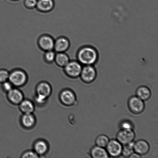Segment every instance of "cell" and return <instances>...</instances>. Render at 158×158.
<instances>
[{"label": "cell", "mask_w": 158, "mask_h": 158, "mask_svg": "<svg viewBox=\"0 0 158 158\" xmlns=\"http://www.w3.org/2000/svg\"><path fill=\"white\" fill-rule=\"evenodd\" d=\"M77 60L82 65H94L98 60V52L92 46H86L80 48L77 53Z\"/></svg>", "instance_id": "6da1fadb"}, {"label": "cell", "mask_w": 158, "mask_h": 158, "mask_svg": "<svg viewBox=\"0 0 158 158\" xmlns=\"http://www.w3.org/2000/svg\"><path fill=\"white\" fill-rule=\"evenodd\" d=\"M27 76L26 72L22 69H14L9 74V82L14 86H23L27 81Z\"/></svg>", "instance_id": "7a4b0ae2"}, {"label": "cell", "mask_w": 158, "mask_h": 158, "mask_svg": "<svg viewBox=\"0 0 158 158\" xmlns=\"http://www.w3.org/2000/svg\"><path fill=\"white\" fill-rule=\"evenodd\" d=\"M83 66L77 60H70L63 68L64 72L69 78H76L80 77Z\"/></svg>", "instance_id": "3957f363"}, {"label": "cell", "mask_w": 158, "mask_h": 158, "mask_svg": "<svg viewBox=\"0 0 158 158\" xmlns=\"http://www.w3.org/2000/svg\"><path fill=\"white\" fill-rule=\"evenodd\" d=\"M57 38L49 34H43L38 38V46L44 52L54 50L55 40Z\"/></svg>", "instance_id": "277c9868"}, {"label": "cell", "mask_w": 158, "mask_h": 158, "mask_svg": "<svg viewBox=\"0 0 158 158\" xmlns=\"http://www.w3.org/2000/svg\"><path fill=\"white\" fill-rule=\"evenodd\" d=\"M128 106L131 112L135 114H141L145 108L144 102L136 96H132L128 99Z\"/></svg>", "instance_id": "5b68a950"}, {"label": "cell", "mask_w": 158, "mask_h": 158, "mask_svg": "<svg viewBox=\"0 0 158 158\" xmlns=\"http://www.w3.org/2000/svg\"><path fill=\"white\" fill-rule=\"evenodd\" d=\"M80 77L84 83H91L97 78V70L93 65L84 66L82 68Z\"/></svg>", "instance_id": "8992f818"}, {"label": "cell", "mask_w": 158, "mask_h": 158, "mask_svg": "<svg viewBox=\"0 0 158 158\" xmlns=\"http://www.w3.org/2000/svg\"><path fill=\"white\" fill-rule=\"evenodd\" d=\"M123 145L117 139H111L106 147V151L109 157H118L122 156Z\"/></svg>", "instance_id": "52a82bcc"}, {"label": "cell", "mask_w": 158, "mask_h": 158, "mask_svg": "<svg viewBox=\"0 0 158 158\" xmlns=\"http://www.w3.org/2000/svg\"><path fill=\"white\" fill-rule=\"evenodd\" d=\"M71 41L67 35H62L56 39L54 50L56 52H65L69 50Z\"/></svg>", "instance_id": "ba28073f"}, {"label": "cell", "mask_w": 158, "mask_h": 158, "mask_svg": "<svg viewBox=\"0 0 158 158\" xmlns=\"http://www.w3.org/2000/svg\"><path fill=\"white\" fill-rule=\"evenodd\" d=\"M135 134L134 130L121 129L117 135V140L123 145L134 141Z\"/></svg>", "instance_id": "9c48e42d"}, {"label": "cell", "mask_w": 158, "mask_h": 158, "mask_svg": "<svg viewBox=\"0 0 158 158\" xmlns=\"http://www.w3.org/2000/svg\"><path fill=\"white\" fill-rule=\"evenodd\" d=\"M60 98L63 104L66 106H73L77 102L76 95L70 89L63 90L60 94Z\"/></svg>", "instance_id": "30bf717a"}, {"label": "cell", "mask_w": 158, "mask_h": 158, "mask_svg": "<svg viewBox=\"0 0 158 158\" xmlns=\"http://www.w3.org/2000/svg\"><path fill=\"white\" fill-rule=\"evenodd\" d=\"M134 152L140 156L146 155L150 149L149 144L144 140H139L134 142Z\"/></svg>", "instance_id": "8fae6325"}, {"label": "cell", "mask_w": 158, "mask_h": 158, "mask_svg": "<svg viewBox=\"0 0 158 158\" xmlns=\"http://www.w3.org/2000/svg\"><path fill=\"white\" fill-rule=\"evenodd\" d=\"M55 6V0H38L36 8L40 12L51 11Z\"/></svg>", "instance_id": "7c38bea8"}, {"label": "cell", "mask_w": 158, "mask_h": 158, "mask_svg": "<svg viewBox=\"0 0 158 158\" xmlns=\"http://www.w3.org/2000/svg\"><path fill=\"white\" fill-rule=\"evenodd\" d=\"M8 98L10 102L15 104H19L23 100L22 93L17 89H12L8 92Z\"/></svg>", "instance_id": "4fadbf2b"}, {"label": "cell", "mask_w": 158, "mask_h": 158, "mask_svg": "<svg viewBox=\"0 0 158 158\" xmlns=\"http://www.w3.org/2000/svg\"><path fill=\"white\" fill-rule=\"evenodd\" d=\"M90 156L93 158H107L109 156L105 148L97 146H93L90 150Z\"/></svg>", "instance_id": "5bb4252c"}, {"label": "cell", "mask_w": 158, "mask_h": 158, "mask_svg": "<svg viewBox=\"0 0 158 158\" xmlns=\"http://www.w3.org/2000/svg\"><path fill=\"white\" fill-rule=\"evenodd\" d=\"M37 95L47 98L52 93V88L48 83L42 82L37 86Z\"/></svg>", "instance_id": "9a60e30c"}, {"label": "cell", "mask_w": 158, "mask_h": 158, "mask_svg": "<svg viewBox=\"0 0 158 158\" xmlns=\"http://www.w3.org/2000/svg\"><path fill=\"white\" fill-rule=\"evenodd\" d=\"M70 60V57L66 52H56L55 62L60 67L64 68Z\"/></svg>", "instance_id": "2e32d148"}, {"label": "cell", "mask_w": 158, "mask_h": 158, "mask_svg": "<svg viewBox=\"0 0 158 158\" xmlns=\"http://www.w3.org/2000/svg\"><path fill=\"white\" fill-rule=\"evenodd\" d=\"M136 95L144 102L146 101L151 97V91L148 87L142 86L137 88L136 91Z\"/></svg>", "instance_id": "e0dca14e"}, {"label": "cell", "mask_w": 158, "mask_h": 158, "mask_svg": "<svg viewBox=\"0 0 158 158\" xmlns=\"http://www.w3.org/2000/svg\"><path fill=\"white\" fill-rule=\"evenodd\" d=\"M21 122L25 127L30 128L35 125V119L32 114H24L21 118Z\"/></svg>", "instance_id": "ac0fdd59"}, {"label": "cell", "mask_w": 158, "mask_h": 158, "mask_svg": "<svg viewBox=\"0 0 158 158\" xmlns=\"http://www.w3.org/2000/svg\"><path fill=\"white\" fill-rule=\"evenodd\" d=\"M48 147L47 143L44 141L39 140L35 142L34 145V150L36 154L39 155H43L47 152Z\"/></svg>", "instance_id": "d6986e66"}, {"label": "cell", "mask_w": 158, "mask_h": 158, "mask_svg": "<svg viewBox=\"0 0 158 158\" xmlns=\"http://www.w3.org/2000/svg\"><path fill=\"white\" fill-rule=\"evenodd\" d=\"M19 104L20 110L24 114H32L35 110L33 103L29 100H23Z\"/></svg>", "instance_id": "ffe728a7"}, {"label": "cell", "mask_w": 158, "mask_h": 158, "mask_svg": "<svg viewBox=\"0 0 158 158\" xmlns=\"http://www.w3.org/2000/svg\"><path fill=\"white\" fill-rule=\"evenodd\" d=\"M134 142L133 141L127 144L123 145L122 156L125 157H129L134 152Z\"/></svg>", "instance_id": "44dd1931"}, {"label": "cell", "mask_w": 158, "mask_h": 158, "mask_svg": "<svg viewBox=\"0 0 158 158\" xmlns=\"http://www.w3.org/2000/svg\"><path fill=\"white\" fill-rule=\"evenodd\" d=\"M109 140L110 139L107 136L103 134L100 135L96 139V145L102 148H105Z\"/></svg>", "instance_id": "7402d4cb"}, {"label": "cell", "mask_w": 158, "mask_h": 158, "mask_svg": "<svg viewBox=\"0 0 158 158\" xmlns=\"http://www.w3.org/2000/svg\"><path fill=\"white\" fill-rule=\"evenodd\" d=\"M56 52L54 50L46 51L44 54V58L46 62L52 63L55 62Z\"/></svg>", "instance_id": "603a6c76"}, {"label": "cell", "mask_w": 158, "mask_h": 158, "mask_svg": "<svg viewBox=\"0 0 158 158\" xmlns=\"http://www.w3.org/2000/svg\"><path fill=\"white\" fill-rule=\"evenodd\" d=\"M10 73L7 69H1L0 70V82L4 83L9 80Z\"/></svg>", "instance_id": "cb8c5ba5"}, {"label": "cell", "mask_w": 158, "mask_h": 158, "mask_svg": "<svg viewBox=\"0 0 158 158\" xmlns=\"http://www.w3.org/2000/svg\"><path fill=\"white\" fill-rule=\"evenodd\" d=\"M38 0H24L25 6L28 9H32L36 8Z\"/></svg>", "instance_id": "d4e9b609"}, {"label": "cell", "mask_w": 158, "mask_h": 158, "mask_svg": "<svg viewBox=\"0 0 158 158\" xmlns=\"http://www.w3.org/2000/svg\"><path fill=\"white\" fill-rule=\"evenodd\" d=\"M120 128L123 130H134V125L129 121H124L120 124Z\"/></svg>", "instance_id": "484cf974"}, {"label": "cell", "mask_w": 158, "mask_h": 158, "mask_svg": "<svg viewBox=\"0 0 158 158\" xmlns=\"http://www.w3.org/2000/svg\"><path fill=\"white\" fill-rule=\"evenodd\" d=\"M39 157L38 155L37 154L35 151H29L25 152L23 155L22 157L23 158H35Z\"/></svg>", "instance_id": "4316f807"}, {"label": "cell", "mask_w": 158, "mask_h": 158, "mask_svg": "<svg viewBox=\"0 0 158 158\" xmlns=\"http://www.w3.org/2000/svg\"><path fill=\"white\" fill-rule=\"evenodd\" d=\"M12 85L10 82L6 81L3 83L2 87L4 90L8 92L12 89Z\"/></svg>", "instance_id": "83f0119b"}, {"label": "cell", "mask_w": 158, "mask_h": 158, "mask_svg": "<svg viewBox=\"0 0 158 158\" xmlns=\"http://www.w3.org/2000/svg\"><path fill=\"white\" fill-rule=\"evenodd\" d=\"M141 157V156H140V155H139V154H137L135 152H134L131 155V156H130V158H140Z\"/></svg>", "instance_id": "f1b7e54d"}, {"label": "cell", "mask_w": 158, "mask_h": 158, "mask_svg": "<svg viewBox=\"0 0 158 158\" xmlns=\"http://www.w3.org/2000/svg\"><path fill=\"white\" fill-rule=\"evenodd\" d=\"M13 1H17V0H13Z\"/></svg>", "instance_id": "f546056e"}]
</instances>
